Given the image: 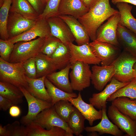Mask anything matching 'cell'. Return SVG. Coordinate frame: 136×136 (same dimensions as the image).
<instances>
[{
    "mask_svg": "<svg viewBox=\"0 0 136 136\" xmlns=\"http://www.w3.org/2000/svg\"><path fill=\"white\" fill-rule=\"evenodd\" d=\"M91 71V83L95 88L99 91L103 90L115 73L114 67L112 64L105 66L95 65L92 67Z\"/></svg>",
    "mask_w": 136,
    "mask_h": 136,
    "instance_id": "2e32d148",
    "label": "cell"
},
{
    "mask_svg": "<svg viewBox=\"0 0 136 136\" xmlns=\"http://www.w3.org/2000/svg\"><path fill=\"white\" fill-rule=\"evenodd\" d=\"M0 95L9 100L13 105L22 103L24 95L19 88L9 83L0 81Z\"/></svg>",
    "mask_w": 136,
    "mask_h": 136,
    "instance_id": "4316f807",
    "label": "cell"
},
{
    "mask_svg": "<svg viewBox=\"0 0 136 136\" xmlns=\"http://www.w3.org/2000/svg\"><path fill=\"white\" fill-rule=\"evenodd\" d=\"M47 38L38 37L31 40L15 43L9 62H24L30 58L36 57L41 52Z\"/></svg>",
    "mask_w": 136,
    "mask_h": 136,
    "instance_id": "7a4b0ae2",
    "label": "cell"
},
{
    "mask_svg": "<svg viewBox=\"0 0 136 136\" xmlns=\"http://www.w3.org/2000/svg\"><path fill=\"white\" fill-rule=\"evenodd\" d=\"M120 2H125L136 6V0H111L112 3L115 5Z\"/></svg>",
    "mask_w": 136,
    "mask_h": 136,
    "instance_id": "f6af8a7d",
    "label": "cell"
},
{
    "mask_svg": "<svg viewBox=\"0 0 136 136\" xmlns=\"http://www.w3.org/2000/svg\"><path fill=\"white\" fill-rule=\"evenodd\" d=\"M71 64L57 72H55L48 75L46 77L55 86L65 92L72 93L73 89L69 79V72Z\"/></svg>",
    "mask_w": 136,
    "mask_h": 136,
    "instance_id": "7402d4cb",
    "label": "cell"
},
{
    "mask_svg": "<svg viewBox=\"0 0 136 136\" xmlns=\"http://www.w3.org/2000/svg\"><path fill=\"white\" fill-rule=\"evenodd\" d=\"M52 36L49 25L46 19L39 18L34 25L29 30L17 36L9 38L8 40L14 44L20 41H28L37 38H47Z\"/></svg>",
    "mask_w": 136,
    "mask_h": 136,
    "instance_id": "8fae6325",
    "label": "cell"
},
{
    "mask_svg": "<svg viewBox=\"0 0 136 136\" xmlns=\"http://www.w3.org/2000/svg\"><path fill=\"white\" fill-rule=\"evenodd\" d=\"M85 119L79 111L75 107L67 122L69 127L73 134L77 136H82L81 133L85 129Z\"/></svg>",
    "mask_w": 136,
    "mask_h": 136,
    "instance_id": "1f68e13d",
    "label": "cell"
},
{
    "mask_svg": "<svg viewBox=\"0 0 136 136\" xmlns=\"http://www.w3.org/2000/svg\"><path fill=\"white\" fill-rule=\"evenodd\" d=\"M12 0H4L0 9V36L1 39L5 40L9 39L7 26L9 12Z\"/></svg>",
    "mask_w": 136,
    "mask_h": 136,
    "instance_id": "d6a6232c",
    "label": "cell"
},
{
    "mask_svg": "<svg viewBox=\"0 0 136 136\" xmlns=\"http://www.w3.org/2000/svg\"><path fill=\"white\" fill-rule=\"evenodd\" d=\"M46 77L45 76L39 78L32 79L26 76L28 86L26 89L34 96L51 103V99L45 88L44 83L45 79Z\"/></svg>",
    "mask_w": 136,
    "mask_h": 136,
    "instance_id": "603a6c76",
    "label": "cell"
},
{
    "mask_svg": "<svg viewBox=\"0 0 136 136\" xmlns=\"http://www.w3.org/2000/svg\"><path fill=\"white\" fill-rule=\"evenodd\" d=\"M88 44L102 66L110 65L118 57L120 48L109 43L94 41Z\"/></svg>",
    "mask_w": 136,
    "mask_h": 136,
    "instance_id": "9c48e42d",
    "label": "cell"
},
{
    "mask_svg": "<svg viewBox=\"0 0 136 136\" xmlns=\"http://www.w3.org/2000/svg\"><path fill=\"white\" fill-rule=\"evenodd\" d=\"M44 83L47 91L51 99L52 106L61 100H68L71 98H76L77 94L74 93H70L65 92L58 88L46 77Z\"/></svg>",
    "mask_w": 136,
    "mask_h": 136,
    "instance_id": "4dcf8cb0",
    "label": "cell"
},
{
    "mask_svg": "<svg viewBox=\"0 0 136 136\" xmlns=\"http://www.w3.org/2000/svg\"><path fill=\"white\" fill-rule=\"evenodd\" d=\"M43 3L44 4L46 3L48 0H42Z\"/></svg>",
    "mask_w": 136,
    "mask_h": 136,
    "instance_id": "c3c4849f",
    "label": "cell"
},
{
    "mask_svg": "<svg viewBox=\"0 0 136 136\" xmlns=\"http://www.w3.org/2000/svg\"><path fill=\"white\" fill-rule=\"evenodd\" d=\"M61 0H48L39 18L47 19L52 17L59 15L58 8Z\"/></svg>",
    "mask_w": 136,
    "mask_h": 136,
    "instance_id": "8d00e7d4",
    "label": "cell"
},
{
    "mask_svg": "<svg viewBox=\"0 0 136 136\" xmlns=\"http://www.w3.org/2000/svg\"><path fill=\"white\" fill-rule=\"evenodd\" d=\"M68 100L76 108L92 126L95 121L101 119L102 116L101 110L98 111L91 104H88L83 99L80 92L76 98H71Z\"/></svg>",
    "mask_w": 136,
    "mask_h": 136,
    "instance_id": "e0dca14e",
    "label": "cell"
},
{
    "mask_svg": "<svg viewBox=\"0 0 136 136\" xmlns=\"http://www.w3.org/2000/svg\"><path fill=\"white\" fill-rule=\"evenodd\" d=\"M136 62V57L125 50L111 64L115 70L113 77L120 82H130L135 78L133 67Z\"/></svg>",
    "mask_w": 136,
    "mask_h": 136,
    "instance_id": "277c9868",
    "label": "cell"
},
{
    "mask_svg": "<svg viewBox=\"0 0 136 136\" xmlns=\"http://www.w3.org/2000/svg\"><path fill=\"white\" fill-rule=\"evenodd\" d=\"M61 42L59 39L53 36L47 37L41 53L50 57Z\"/></svg>",
    "mask_w": 136,
    "mask_h": 136,
    "instance_id": "74e56055",
    "label": "cell"
},
{
    "mask_svg": "<svg viewBox=\"0 0 136 136\" xmlns=\"http://www.w3.org/2000/svg\"><path fill=\"white\" fill-rule=\"evenodd\" d=\"M81 0H61L58 8L59 15H67L78 19L89 10Z\"/></svg>",
    "mask_w": 136,
    "mask_h": 136,
    "instance_id": "ffe728a7",
    "label": "cell"
},
{
    "mask_svg": "<svg viewBox=\"0 0 136 136\" xmlns=\"http://www.w3.org/2000/svg\"><path fill=\"white\" fill-rule=\"evenodd\" d=\"M121 97L136 99V78H134L126 86L119 89L111 95L107 101L112 102L116 98Z\"/></svg>",
    "mask_w": 136,
    "mask_h": 136,
    "instance_id": "e575fe53",
    "label": "cell"
},
{
    "mask_svg": "<svg viewBox=\"0 0 136 136\" xmlns=\"http://www.w3.org/2000/svg\"><path fill=\"white\" fill-rule=\"evenodd\" d=\"M68 45L71 54L70 63L77 61L89 64L99 65L100 63V60L93 53L88 44L79 46L71 43Z\"/></svg>",
    "mask_w": 136,
    "mask_h": 136,
    "instance_id": "5bb4252c",
    "label": "cell"
},
{
    "mask_svg": "<svg viewBox=\"0 0 136 136\" xmlns=\"http://www.w3.org/2000/svg\"><path fill=\"white\" fill-rule=\"evenodd\" d=\"M23 65L27 77L30 78H37L35 57L30 58L23 62Z\"/></svg>",
    "mask_w": 136,
    "mask_h": 136,
    "instance_id": "ab89813d",
    "label": "cell"
},
{
    "mask_svg": "<svg viewBox=\"0 0 136 136\" xmlns=\"http://www.w3.org/2000/svg\"><path fill=\"white\" fill-rule=\"evenodd\" d=\"M58 16L68 25L77 45L80 46L89 43V36L84 27L78 19L67 15H60Z\"/></svg>",
    "mask_w": 136,
    "mask_h": 136,
    "instance_id": "ac0fdd59",
    "label": "cell"
},
{
    "mask_svg": "<svg viewBox=\"0 0 136 136\" xmlns=\"http://www.w3.org/2000/svg\"><path fill=\"white\" fill-rule=\"evenodd\" d=\"M36 21L27 18L16 13L10 12L7 26L9 39L29 30L34 25Z\"/></svg>",
    "mask_w": 136,
    "mask_h": 136,
    "instance_id": "4fadbf2b",
    "label": "cell"
},
{
    "mask_svg": "<svg viewBox=\"0 0 136 136\" xmlns=\"http://www.w3.org/2000/svg\"><path fill=\"white\" fill-rule=\"evenodd\" d=\"M14 46V44L8 40H5L0 39V57L9 62Z\"/></svg>",
    "mask_w": 136,
    "mask_h": 136,
    "instance_id": "f35d334b",
    "label": "cell"
},
{
    "mask_svg": "<svg viewBox=\"0 0 136 136\" xmlns=\"http://www.w3.org/2000/svg\"><path fill=\"white\" fill-rule=\"evenodd\" d=\"M120 19L119 13L110 17L97 29L95 41L111 43L121 47L117 38V31Z\"/></svg>",
    "mask_w": 136,
    "mask_h": 136,
    "instance_id": "ba28073f",
    "label": "cell"
},
{
    "mask_svg": "<svg viewBox=\"0 0 136 136\" xmlns=\"http://www.w3.org/2000/svg\"><path fill=\"white\" fill-rule=\"evenodd\" d=\"M47 129L54 126L60 127L73 136V132L69 127L67 123L57 113L53 106L41 112L33 121Z\"/></svg>",
    "mask_w": 136,
    "mask_h": 136,
    "instance_id": "52a82bcc",
    "label": "cell"
},
{
    "mask_svg": "<svg viewBox=\"0 0 136 136\" xmlns=\"http://www.w3.org/2000/svg\"><path fill=\"white\" fill-rule=\"evenodd\" d=\"M84 5L90 9L93 6L98 0H81Z\"/></svg>",
    "mask_w": 136,
    "mask_h": 136,
    "instance_id": "ee69618b",
    "label": "cell"
},
{
    "mask_svg": "<svg viewBox=\"0 0 136 136\" xmlns=\"http://www.w3.org/2000/svg\"><path fill=\"white\" fill-rule=\"evenodd\" d=\"M26 127L27 136H71L65 130L59 127L54 126L48 130L33 122Z\"/></svg>",
    "mask_w": 136,
    "mask_h": 136,
    "instance_id": "cb8c5ba5",
    "label": "cell"
},
{
    "mask_svg": "<svg viewBox=\"0 0 136 136\" xmlns=\"http://www.w3.org/2000/svg\"><path fill=\"white\" fill-rule=\"evenodd\" d=\"M23 62L13 63L0 57V81L27 89L28 83Z\"/></svg>",
    "mask_w": 136,
    "mask_h": 136,
    "instance_id": "3957f363",
    "label": "cell"
},
{
    "mask_svg": "<svg viewBox=\"0 0 136 136\" xmlns=\"http://www.w3.org/2000/svg\"><path fill=\"white\" fill-rule=\"evenodd\" d=\"M119 13L118 10L111 7L109 0H98L87 13L78 19L85 28L90 39L93 41L96 39L98 28L105 21Z\"/></svg>",
    "mask_w": 136,
    "mask_h": 136,
    "instance_id": "6da1fadb",
    "label": "cell"
},
{
    "mask_svg": "<svg viewBox=\"0 0 136 136\" xmlns=\"http://www.w3.org/2000/svg\"><path fill=\"white\" fill-rule=\"evenodd\" d=\"M46 20L52 36L67 45L75 41V38L69 27L60 17L58 16L52 17Z\"/></svg>",
    "mask_w": 136,
    "mask_h": 136,
    "instance_id": "9a60e30c",
    "label": "cell"
},
{
    "mask_svg": "<svg viewBox=\"0 0 136 136\" xmlns=\"http://www.w3.org/2000/svg\"><path fill=\"white\" fill-rule=\"evenodd\" d=\"M117 36L121 47L136 57V34L119 23Z\"/></svg>",
    "mask_w": 136,
    "mask_h": 136,
    "instance_id": "44dd1931",
    "label": "cell"
},
{
    "mask_svg": "<svg viewBox=\"0 0 136 136\" xmlns=\"http://www.w3.org/2000/svg\"><path fill=\"white\" fill-rule=\"evenodd\" d=\"M88 134V135L90 136H97L99 135L98 132L96 131H92L90 132Z\"/></svg>",
    "mask_w": 136,
    "mask_h": 136,
    "instance_id": "bcb514c9",
    "label": "cell"
},
{
    "mask_svg": "<svg viewBox=\"0 0 136 136\" xmlns=\"http://www.w3.org/2000/svg\"><path fill=\"white\" fill-rule=\"evenodd\" d=\"M107 113L109 119L127 136H136V120L121 113L112 104Z\"/></svg>",
    "mask_w": 136,
    "mask_h": 136,
    "instance_id": "30bf717a",
    "label": "cell"
},
{
    "mask_svg": "<svg viewBox=\"0 0 136 136\" xmlns=\"http://www.w3.org/2000/svg\"><path fill=\"white\" fill-rule=\"evenodd\" d=\"M53 107L57 113L67 123L75 107L68 100H65L58 101Z\"/></svg>",
    "mask_w": 136,
    "mask_h": 136,
    "instance_id": "d590c367",
    "label": "cell"
},
{
    "mask_svg": "<svg viewBox=\"0 0 136 136\" xmlns=\"http://www.w3.org/2000/svg\"><path fill=\"white\" fill-rule=\"evenodd\" d=\"M27 102L28 110L27 114L20 120L21 124L26 126L33 122L37 115L44 110L52 106L51 102L38 98L30 94L24 87H19Z\"/></svg>",
    "mask_w": 136,
    "mask_h": 136,
    "instance_id": "8992f818",
    "label": "cell"
},
{
    "mask_svg": "<svg viewBox=\"0 0 136 136\" xmlns=\"http://www.w3.org/2000/svg\"><path fill=\"white\" fill-rule=\"evenodd\" d=\"M26 126L18 121L3 126L0 124V136H27Z\"/></svg>",
    "mask_w": 136,
    "mask_h": 136,
    "instance_id": "836d02e7",
    "label": "cell"
},
{
    "mask_svg": "<svg viewBox=\"0 0 136 136\" xmlns=\"http://www.w3.org/2000/svg\"><path fill=\"white\" fill-rule=\"evenodd\" d=\"M130 82H120L113 77L110 83L103 90L99 93H94L92 94L91 97L89 99L90 103L99 110L106 108L107 100L109 97L119 89L126 86Z\"/></svg>",
    "mask_w": 136,
    "mask_h": 136,
    "instance_id": "7c38bea8",
    "label": "cell"
},
{
    "mask_svg": "<svg viewBox=\"0 0 136 136\" xmlns=\"http://www.w3.org/2000/svg\"><path fill=\"white\" fill-rule=\"evenodd\" d=\"M71 64L69 77L73 90L80 91L89 87L92 74L89 64L78 61Z\"/></svg>",
    "mask_w": 136,
    "mask_h": 136,
    "instance_id": "5b68a950",
    "label": "cell"
},
{
    "mask_svg": "<svg viewBox=\"0 0 136 136\" xmlns=\"http://www.w3.org/2000/svg\"><path fill=\"white\" fill-rule=\"evenodd\" d=\"M133 68L134 78H136V62L134 64Z\"/></svg>",
    "mask_w": 136,
    "mask_h": 136,
    "instance_id": "7dc6e473",
    "label": "cell"
},
{
    "mask_svg": "<svg viewBox=\"0 0 136 136\" xmlns=\"http://www.w3.org/2000/svg\"><path fill=\"white\" fill-rule=\"evenodd\" d=\"M101 110L102 116L100 122L94 126L85 127L84 130L88 132L96 131L99 135L108 134L115 136L123 135V132L109 119L106 108H103Z\"/></svg>",
    "mask_w": 136,
    "mask_h": 136,
    "instance_id": "d6986e66",
    "label": "cell"
},
{
    "mask_svg": "<svg viewBox=\"0 0 136 136\" xmlns=\"http://www.w3.org/2000/svg\"><path fill=\"white\" fill-rule=\"evenodd\" d=\"M115 5L120 15L119 23L136 34V19L131 13L132 6L124 2L118 3Z\"/></svg>",
    "mask_w": 136,
    "mask_h": 136,
    "instance_id": "d4e9b609",
    "label": "cell"
},
{
    "mask_svg": "<svg viewBox=\"0 0 136 136\" xmlns=\"http://www.w3.org/2000/svg\"><path fill=\"white\" fill-rule=\"evenodd\" d=\"M39 15L42 7L44 4L42 0H27Z\"/></svg>",
    "mask_w": 136,
    "mask_h": 136,
    "instance_id": "b9f144b4",
    "label": "cell"
},
{
    "mask_svg": "<svg viewBox=\"0 0 136 136\" xmlns=\"http://www.w3.org/2000/svg\"><path fill=\"white\" fill-rule=\"evenodd\" d=\"M60 70L70 63L71 54L68 45L61 42L50 57Z\"/></svg>",
    "mask_w": 136,
    "mask_h": 136,
    "instance_id": "f546056e",
    "label": "cell"
},
{
    "mask_svg": "<svg viewBox=\"0 0 136 136\" xmlns=\"http://www.w3.org/2000/svg\"><path fill=\"white\" fill-rule=\"evenodd\" d=\"M10 12H15L29 19L36 20L39 14L27 0H12Z\"/></svg>",
    "mask_w": 136,
    "mask_h": 136,
    "instance_id": "83f0119b",
    "label": "cell"
},
{
    "mask_svg": "<svg viewBox=\"0 0 136 136\" xmlns=\"http://www.w3.org/2000/svg\"><path fill=\"white\" fill-rule=\"evenodd\" d=\"M37 78L41 77L58 70L57 66L51 57L42 53L36 57Z\"/></svg>",
    "mask_w": 136,
    "mask_h": 136,
    "instance_id": "484cf974",
    "label": "cell"
},
{
    "mask_svg": "<svg viewBox=\"0 0 136 136\" xmlns=\"http://www.w3.org/2000/svg\"><path fill=\"white\" fill-rule=\"evenodd\" d=\"M111 104L121 113L136 120V99L118 97L112 101Z\"/></svg>",
    "mask_w": 136,
    "mask_h": 136,
    "instance_id": "f1b7e54d",
    "label": "cell"
},
{
    "mask_svg": "<svg viewBox=\"0 0 136 136\" xmlns=\"http://www.w3.org/2000/svg\"><path fill=\"white\" fill-rule=\"evenodd\" d=\"M9 113L12 117H16L20 115L21 111L17 105H13L9 108Z\"/></svg>",
    "mask_w": 136,
    "mask_h": 136,
    "instance_id": "7bdbcfd3",
    "label": "cell"
},
{
    "mask_svg": "<svg viewBox=\"0 0 136 136\" xmlns=\"http://www.w3.org/2000/svg\"><path fill=\"white\" fill-rule=\"evenodd\" d=\"M12 105V104L8 99L0 95V109L6 111Z\"/></svg>",
    "mask_w": 136,
    "mask_h": 136,
    "instance_id": "60d3db41",
    "label": "cell"
}]
</instances>
